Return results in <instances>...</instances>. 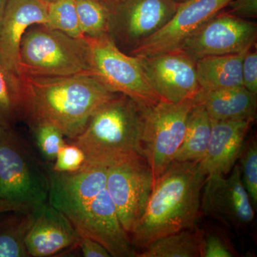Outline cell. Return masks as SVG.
<instances>
[{
    "instance_id": "1",
    "label": "cell",
    "mask_w": 257,
    "mask_h": 257,
    "mask_svg": "<svg viewBox=\"0 0 257 257\" xmlns=\"http://www.w3.org/2000/svg\"><path fill=\"white\" fill-rule=\"evenodd\" d=\"M107 167L85 163L71 173L49 170V203L69 219L80 236L100 243L111 256H136L106 189Z\"/></svg>"
},
{
    "instance_id": "2",
    "label": "cell",
    "mask_w": 257,
    "mask_h": 257,
    "mask_svg": "<svg viewBox=\"0 0 257 257\" xmlns=\"http://www.w3.org/2000/svg\"><path fill=\"white\" fill-rule=\"evenodd\" d=\"M21 120L32 126L50 124L73 140L85 128L93 113L116 93L94 74L42 77L23 74Z\"/></svg>"
},
{
    "instance_id": "3",
    "label": "cell",
    "mask_w": 257,
    "mask_h": 257,
    "mask_svg": "<svg viewBox=\"0 0 257 257\" xmlns=\"http://www.w3.org/2000/svg\"><path fill=\"white\" fill-rule=\"evenodd\" d=\"M207 176L199 162L174 161L155 181L143 216L130 239L143 248L162 236L196 226Z\"/></svg>"
},
{
    "instance_id": "4",
    "label": "cell",
    "mask_w": 257,
    "mask_h": 257,
    "mask_svg": "<svg viewBox=\"0 0 257 257\" xmlns=\"http://www.w3.org/2000/svg\"><path fill=\"white\" fill-rule=\"evenodd\" d=\"M143 124L138 104L128 96L116 93L96 109L72 143L85 154L86 163L109 166L127 155H142Z\"/></svg>"
},
{
    "instance_id": "5",
    "label": "cell",
    "mask_w": 257,
    "mask_h": 257,
    "mask_svg": "<svg viewBox=\"0 0 257 257\" xmlns=\"http://www.w3.org/2000/svg\"><path fill=\"white\" fill-rule=\"evenodd\" d=\"M49 194V171L15 126H0V214L34 212Z\"/></svg>"
},
{
    "instance_id": "6",
    "label": "cell",
    "mask_w": 257,
    "mask_h": 257,
    "mask_svg": "<svg viewBox=\"0 0 257 257\" xmlns=\"http://www.w3.org/2000/svg\"><path fill=\"white\" fill-rule=\"evenodd\" d=\"M21 75L69 77L93 74L85 37L74 38L43 25L27 30L20 49Z\"/></svg>"
},
{
    "instance_id": "7",
    "label": "cell",
    "mask_w": 257,
    "mask_h": 257,
    "mask_svg": "<svg viewBox=\"0 0 257 257\" xmlns=\"http://www.w3.org/2000/svg\"><path fill=\"white\" fill-rule=\"evenodd\" d=\"M194 104V99L178 103L161 99L154 105L140 108L143 122L142 155L152 171L154 183L174 162Z\"/></svg>"
},
{
    "instance_id": "8",
    "label": "cell",
    "mask_w": 257,
    "mask_h": 257,
    "mask_svg": "<svg viewBox=\"0 0 257 257\" xmlns=\"http://www.w3.org/2000/svg\"><path fill=\"white\" fill-rule=\"evenodd\" d=\"M85 38L93 74L111 92L128 96L140 108L154 105L162 99L147 80L138 57L121 52L109 36Z\"/></svg>"
},
{
    "instance_id": "9",
    "label": "cell",
    "mask_w": 257,
    "mask_h": 257,
    "mask_svg": "<svg viewBox=\"0 0 257 257\" xmlns=\"http://www.w3.org/2000/svg\"><path fill=\"white\" fill-rule=\"evenodd\" d=\"M153 185L152 171L140 154L121 157L107 167L106 189L130 236L145 212Z\"/></svg>"
},
{
    "instance_id": "10",
    "label": "cell",
    "mask_w": 257,
    "mask_h": 257,
    "mask_svg": "<svg viewBox=\"0 0 257 257\" xmlns=\"http://www.w3.org/2000/svg\"><path fill=\"white\" fill-rule=\"evenodd\" d=\"M109 37L130 55L168 23L179 4L171 0H106Z\"/></svg>"
},
{
    "instance_id": "11",
    "label": "cell",
    "mask_w": 257,
    "mask_h": 257,
    "mask_svg": "<svg viewBox=\"0 0 257 257\" xmlns=\"http://www.w3.org/2000/svg\"><path fill=\"white\" fill-rule=\"evenodd\" d=\"M256 23L219 13L191 35L178 50L197 62L211 56L247 52L256 45Z\"/></svg>"
},
{
    "instance_id": "12",
    "label": "cell",
    "mask_w": 257,
    "mask_h": 257,
    "mask_svg": "<svg viewBox=\"0 0 257 257\" xmlns=\"http://www.w3.org/2000/svg\"><path fill=\"white\" fill-rule=\"evenodd\" d=\"M231 0H187L156 33L145 40L130 55L151 57L178 50L187 39L221 13Z\"/></svg>"
},
{
    "instance_id": "13",
    "label": "cell",
    "mask_w": 257,
    "mask_h": 257,
    "mask_svg": "<svg viewBox=\"0 0 257 257\" xmlns=\"http://www.w3.org/2000/svg\"><path fill=\"white\" fill-rule=\"evenodd\" d=\"M137 57L152 89L163 100L178 103L194 99L200 91L196 61L182 51Z\"/></svg>"
},
{
    "instance_id": "14",
    "label": "cell",
    "mask_w": 257,
    "mask_h": 257,
    "mask_svg": "<svg viewBox=\"0 0 257 257\" xmlns=\"http://www.w3.org/2000/svg\"><path fill=\"white\" fill-rule=\"evenodd\" d=\"M201 199L204 214L236 229L248 227L254 219L249 196L243 187L239 164L229 177L207 176Z\"/></svg>"
},
{
    "instance_id": "15",
    "label": "cell",
    "mask_w": 257,
    "mask_h": 257,
    "mask_svg": "<svg viewBox=\"0 0 257 257\" xmlns=\"http://www.w3.org/2000/svg\"><path fill=\"white\" fill-rule=\"evenodd\" d=\"M48 5L41 0H9L0 21V65L21 78L20 44L25 32L35 25H46Z\"/></svg>"
},
{
    "instance_id": "16",
    "label": "cell",
    "mask_w": 257,
    "mask_h": 257,
    "mask_svg": "<svg viewBox=\"0 0 257 257\" xmlns=\"http://www.w3.org/2000/svg\"><path fill=\"white\" fill-rule=\"evenodd\" d=\"M79 238L69 219L48 202L34 211L25 245L30 256H52L78 247Z\"/></svg>"
},
{
    "instance_id": "17",
    "label": "cell",
    "mask_w": 257,
    "mask_h": 257,
    "mask_svg": "<svg viewBox=\"0 0 257 257\" xmlns=\"http://www.w3.org/2000/svg\"><path fill=\"white\" fill-rule=\"evenodd\" d=\"M251 120H211L210 140L199 167L206 176L227 175L236 165Z\"/></svg>"
},
{
    "instance_id": "18",
    "label": "cell",
    "mask_w": 257,
    "mask_h": 257,
    "mask_svg": "<svg viewBox=\"0 0 257 257\" xmlns=\"http://www.w3.org/2000/svg\"><path fill=\"white\" fill-rule=\"evenodd\" d=\"M257 94L237 87L198 92L194 101L201 104L211 120L246 119L254 121Z\"/></svg>"
},
{
    "instance_id": "19",
    "label": "cell",
    "mask_w": 257,
    "mask_h": 257,
    "mask_svg": "<svg viewBox=\"0 0 257 257\" xmlns=\"http://www.w3.org/2000/svg\"><path fill=\"white\" fill-rule=\"evenodd\" d=\"M247 52L198 60L196 72L201 92L242 87L241 68L243 57Z\"/></svg>"
},
{
    "instance_id": "20",
    "label": "cell",
    "mask_w": 257,
    "mask_h": 257,
    "mask_svg": "<svg viewBox=\"0 0 257 257\" xmlns=\"http://www.w3.org/2000/svg\"><path fill=\"white\" fill-rule=\"evenodd\" d=\"M204 237V230L194 226L155 240L137 256L202 257Z\"/></svg>"
},
{
    "instance_id": "21",
    "label": "cell",
    "mask_w": 257,
    "mask_h": 257,
    "mask_svg": "<svg viewBox=\"0 0 257 257\" xmlns=\"http://www.w3.org/2000/svg\"><path fill=\"white\" fill-rule=\"evenodd\" d=\"M211 119L204 108L194 101L188 118L183 142L174 161L200 162L210 140Z\"/></svg>"
},
{
    "instance_id": "22",
    "label": "cell",
    "mask_w": 257,
    "mask_h": 257,
    "mask_svg": "<svg viewBox=\"0 0 257 257\" xmlns=\"http://www.w3.org/2000/svg\"><path fill=\"white\" fill-rule=\"evenodd\" d=\"M33 212L0 214V257H28L25 239Z\"/></svg>"
},
{
    "instance_id": "23",
    "label": "cell",
    "mask_w": 257,
    "mask_h": 257,
    "mask_svg": "<svg viewBox=\"0 0 257 257\" xmlns=\"http://www.w3.org/2000/svg\"><path fill=\"white\" fill-rule=\"evenodd\" d=\"M83 35L90 38L109 36V10L103 0H75Z\"/></svg>"
},
{
    "instance_id": "24",
    "label": "cell",
    "mask_w": 257,
    "mask_h": 257,
    "mask_svg": "<svg viewBox=\"0 0 257 257\" xmlns=\"http://www.w3.org/2000/svg\"><path fill=\"white\" fill-rule=\"evenodd\" d=\"M21 120V83L0 65V126Z\"/></svg>"
},
{
    "instance_id": "25",
    "label": "cell",
    "mask_w": 257,
    "mask_h": 257,
    "mask_svg": "<svg viewBox=\"0 0 257 257\" xmlns=\"http://www.w3.org/2000/svg\"><path fill=\"white\" fill-rule=\"evenodd\" d=\"M45 26L74 38L84 37L79 26L75 0H55L50 3Z\"/></svg>"
},
{
    "instance_id": "26",
    "label": "cell",
    "mask_w": 257,
    "mask_h": 257,
    "mask_svg": "<svg viewBox=\"0 0 257 257\" xmlns=\"http://www.w3.org/2000/svg\"><path fill=\"white\" fill-rule=\"evenodd\" d=\"M239 170L243 187L253 208L257 205V144L256 138L244 142L240 153Z\"/></svg>"
},
{
    "instance_id": "27",
    "label": "cell",
    "mask_w": 257,
    "mask_h": 257,
    "mask_svg": "<svg viewBox=\"0 0 257 257\" xmlns=\"http://www.w3.org/2000/svg\"><path fill=\"white\" fill-rule=\"evenodd\" d=\"M35 145L45 161L54 162L60 149L66 144L62 131L50 124H38L30 126Z\"/></svg>"
},
{
    "instance_id": "28",
    "label": "cell",
    "mask_w": 257,
    "mask_h": 257,
    "mask_svg": "<svg viewBox=\"0 0 257 257\" xmlns=\"http://www.w3.org/2000/svg\"><path fill=\"white\" fill-rule=\"evenodd\" d=\"M86 161L87 157L80 147L73 143H66L57 154L51 170L60 173L77 172L84 165Z\"/></svg>"
},
{
    "instance_id": "29",
    "label": "cell",
    "mask_w": 257,
    "mask_h": 257,
    "mask_svg": "<svg viewBox=\"0 0 257 257\" xmlns=\"http://www.w3.org/2000/svg\"><path fill=\"white\" fill-rule=\"evenodd\" d=\"M237 255L224 235L216 231H204L202 257H233Z\"/></svg>"
},
{
    "instance_id": "30",
    "label": "cell",
    "mask_w": 257,
    "mask_h": 257,
    "mask_svg": "<svg viewBox=\"0 0 257 257\" xmlns=\"http://www.w3.org/2000/svg\"><path fill=\"white\" fill-rule=\"evenodd\" d=\"M243 87L257 94V52L252 48L246 52L241 68Z\"/></svg>"
},
{
    "instance_id": "31",
    "label": "cell",
    "mask_w": 257,
    "mask_h": 257,
    "mask_svg": "<svg viewBox=\"0 0 257 257\" xmlns=\"http://www.w3.org/2000/svg\"><path fill=\"white\" fill-rule=\"evenodd\" d=\"M226 8L228 13L243 20L257 17V0H231Z\"/></svg>"
},
{
    "instance_id": "32",
    "label": "cell",
    "mask_w": 257,
    "mask_h": 257,
    "mask_svg": "<svg viewBox=\"0 0 257 257\" xmlns=\"http://www.w3.org/2000/svg\"><path fill=\"white\" fill-rule=\"evenodd\" d=\"M84 257H110V253L102 244L92 238L80 236L78 243Z\"/></svg>"
},
{
    "instance_id": "33",
    "label": "cell",
    "mask_w": 257,
    "mask_h": 257,
    "mask_svg": "<svg viewBox=\"0 0 257 257\" xmlns=\"http://www.w3.org/2000/svg\"><path fill=\"white\" fill-rule=\"evenodd\" d=\"M9 0H0V21L4 15L5 8Z\"/></svg>"
},
{
    "instance_id": "34",
    "label": "cell",
    "mask_w": 257,
    "mask_h": 257,
    "mask_svg": "<svg viewBox=\"0 0 257 257\" xmlns=\"http://www.w3.org/2000/svg\"><path fill=\"white\" fill-rule=\"evenodd\" d=\"M171 1L177 3V4H180V3H184V2L187 1V0H171Z\"/></svg>"
},
{
    "instance_id": "35",
    "label": "cell",
    "mask_w": 257,
    "mask_h": 257,
    "mask_svg": "<svg viewBox=\"0 0 257 257\" xmlns=\"http://www.w3.org/2000/svg\"><path fill=\"white\" fill-rule=\"evenodd\" d=\"M42 2H45V3H47V4H50V3H52V2L55 1V0H41Z\"/></svg>"
},
{
    "instance_id": "36",
    "label": "cell",
    "mask_w": 257,
    "mask_h": 257,
    "mask_svg": "<svg viewBox=\"0 0 257 257\" xmlns=\"http://www.w3.org/2000/svg\"><path fill=\"white\" fill-rule=\"evenodd\" d=\"M103 1H106V0H103Z\"/></svg>"
}]
</instances>
